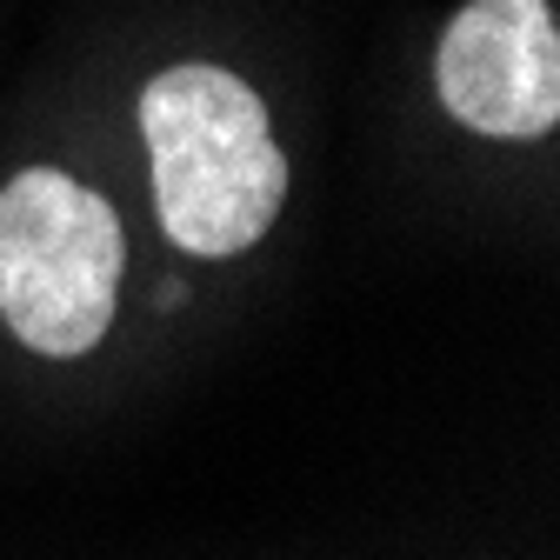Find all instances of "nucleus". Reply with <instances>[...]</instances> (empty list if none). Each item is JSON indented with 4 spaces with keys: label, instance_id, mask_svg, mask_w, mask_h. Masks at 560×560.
<instances>
[{
    "label": "nucleus",
    "instance_id": "1",
    "mask_svg": "<svg viewBox=\"0 0 560 560\" xmlns=\"http://www.w3.org/2000/svg\"><path fill=\"white\" fill-rule=\"evenodd\" d=\"M154 207L174 247L228 260L254 247L280 200H288V154L267 127L260 94L228 67H167L140 94Z\"/></svg>",
    "mask_w": 560,
    "mask_h": 560
},
{
    "label": "nucleus",
    "instance_id": "2",
    "mask_svg": "<svg viewBox=\"0 0 560 560\" xmlns=\"http://www.w3.org/2000/svg\"><path fill=\"white\" fill-rule=\"evenodd\" d=\"M120 214L60 167L0 187V314L47 361L94 354L120 294Z\"/></svg>",
    "mask_w": 560,
    "mask_h": 560
},
{
    "label": "nucleus",
    "instance_id": "3",
    "mask_svg": "<svg viewBox=\"0 0 560 560\" xmlns=\"http://www.w3.org/2000/svg\"><path fill=\"white\" fill-rule=\"evenodd\" d=\"M441 101L487 140H534L560 120V27L547 0H467L441 34Z\"/></svg>",
    "mask_w": 560,
    "mask_h": 560
}]
</instances>
